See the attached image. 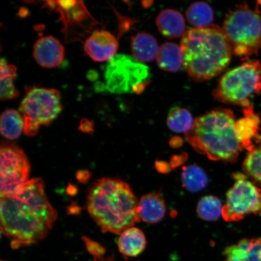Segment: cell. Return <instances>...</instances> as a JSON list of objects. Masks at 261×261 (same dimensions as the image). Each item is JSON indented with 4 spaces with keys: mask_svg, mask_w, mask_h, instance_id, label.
Returning <instances> with one entry per match:
<instances>
[{
    "mask_svg": "<svg viewBox=\"0 0 261 261\" xmlns=\"http://www.w3.org/2000/svg\"><path fill=\"white\" fill-rule=\"evenodd\" d=\"M223 207L219 198L212 195L205 196L198 202L197 213L201 219L214 221L222 215Z\"/></svg>",
    "mask_w": 261,
    "mask_h": 261,
    "instance_id": "25",
    "label": "cell"
},
{
    "mask_svg": "<svg viewBox=\"0 0 261 261\" xmlns=\"http://www.w3.org/2000/svg\"><path fill=\"white\" fill-rule=\"evenodd\" d=\"M146 244L145 234L139 228L135 227L123 231L117 241L119 252L128 257L140 255L145 250Z\"/></svg>",
    "mask_w": 261,
    "mask_h": 261,
    "instance_id": "18",
    "label": "cell"
},
{
    "mask_svg": "<svg viewBox=\"0 0 261 261\" xmlns=\"http://www.w3.org/2000/svg\"><path fill=\"white\" fill-rule=\"evenodd\" d=\"M91 174L87 170L80 171L77 173V178L81 182H86L90 178Z\"/></svg>",
    "mask_w": 261,
    "mask_h": 261,
    "instance_id": "29",
    "label": "cell"
},
{
    "mask_svg": "<svg viewBox=\"0 0 261 261\" xmlns=\"http://www.w3.org/2000/svg\"><path fill=\"white\" fill-rule=\"evenodd\" d=\"M23 117L17 111L9 109L2 114L0 129L2 135L8 140L17 139L24 130Z\"/></svg>",
    "mask_w": 261,
    "mask_h": 261,
    "instance_id": "20",
    "label": "cell"
},
{
    "mask_svg": "<svg viewBox=\"0 0 261 261\" xmlns=\"http://www.w3.org/2000/svg\"><path fill=\"white\" fill-rule=\"evenodd\" d=\"M31 166L20 147L3 140L0 147V190L1 195L17 192L29 181Z\"/></svg>",
    "mask_w": 261,
    "mask_h": 261,
    "instance_id": "10",
    "label": "cell"
},
{
    "mask_svg": "<svg viewBox=\"0 0 261 261\" xmlns=\"http://www.w3.org/2000/svg\"><path fill=\"white\" fill-rule=\"evenodd\" d=\"M117 39L109 32L99 31L87 39L84 50L91 60L96 62L109 61L118 50Z\"/></svg>",
    "mask_w": 261,
    "mask_h": 261,
    "instance_id": "11",
    "label": "cell"
},
{
    "mask_svg": "<svg viewBox=\"0 0 261 261\" xmlns=\"http://www.w3.org/2000/svg\"><path fill=\"white\" fill-rule=\"evenodd\" d=\"M186 16L189 24L194 28H207L212 25L214 20L213 9L204 2H197L189 6Z\"/></svg>",
    "mask_w": 261,
    "mask_h": 261,
    "instance_id": "21",
    "label": "cell"
},
{
    "mask_svg": "<svg viewBox=\"0 0 261 261\" xmlns=\"http://www.w3.org/2000/svg\"><path fill=\"white\" fill-rule=\"evenodd\" d=\"M194 121L188 110L179 107L172 109L167 119L168 126L172 132L185 135L192 129Z\"/></svg>",
    "mask_w": 261,
    "mask_h": 261,
    "instance_id": "24",
    "label": "cell"
},
{
    "mask_svg": "<svg viewBox=\"0 0 261 261\" xmlns=\"http://www.w3.org/2000/svg\"><path fill=\"white\" fill-rule=\"evenodd\" d=\"M130 47L134 58L143 63L154 61L159 50L155 38L144 32L138 33L132 38Z\"/></svg>",
    "mask_w": 261,
    "mask_h": 261,
    "instance_id": "17",
    "label": "cell"
},
{
    "mask_svg": "<svg viewBox=\"0 0 261 261\" xmlns=\"http://www.w3.org/2000/svg\"><path fill=\"white\" fill-rule=\"evenodd\" d=\"M0 205L1 230L14 249L43 240L58 218L40 178L30 179L14 194L1 195Z\"/></svg>",
    "mask_w": 261,
    "mask_h": 261,
    "instance_id": "1",
    "label": "cell"
},
{
    "mask_svg": "<svg viewBox=\"0 0 261 261\" xmlns=\"http://www.w3.org/2000/svg\"><path fill=\"white\" fill-rule=\"evenodd\" d=\"M83 240L86 243L87 249L94 256L102 255L105 253V249L99 244L91 241L89 238L83 237Z\"/></svg>",
    "mask_w": 261,
    "mask_h": 261,
    "instance_id": "27",
    "label": "cell"
},
{
    "mask_svg": "<svg viewBox=\"0 0 261 261\" xmlns=\"http://www.w3.org/2000/svg\"><path fill=\"white\" fill-rule=\"evenodd\" d=\"M33 55L41 67L53 68L63 63L65 50L63 45L56 38L47 36L36 41Z\"/></svg>",
    "mask_w": 261,
    "mask_h": 261,
    "instance_id": "13",
    "label": "cell"
},
{
    "mask_svg": "<svg viewBox=\"0 0 261 261\" xmlns=\"http://www.w3.org/2000/svg\"><path fill=\"white\" fill-rule=\"evenodd\" d=\"M93 123L87 119L82 120L80 125V129L82 132L91 133L93 132Z\"/></svg>",
    "mask_w": 261,
    "mask_h": 261,
    "instance_id": "28",
    "label": "cell"
},
{
    "mask_svg": "<svg viewBox=\"0 0 261 261\" xmlns=\"http://www.w3.org/2000/svg\"><path fill=\"white\" fill-rule=\"evenodd\" d=\"M180 46L186 72L197 82L213 79L223 73L233 55L223 28L214 24L189 29L181 38Z\"/></svg>",
    "mask_w": 261,
    "mask_h": 261,
    "instance_id": "3",
    "label": "cell"
},
{
    "mask_svg": "<svg viewBox=\"0 0 261 261\" xmlns=\"http://www.w3.org/2000/svg\"><path fill=\"white\" fill-rule=\"evenodd\" d=\"M261 91V64L252 60L233 68L221 77L213 91L219 102L244 109L252 106L250 98Z\"/></svg>",
    "mask_w": 261,
    "mask_h": 261,
    "instance_id": "6",
    "label": "cell"
},
{
    "mask_svg": "<svg viewBox=\"0 0 261 261\" xmlns=\"http://www.w3.org/2000/svg\"><path fill=\"white\" fill-rule=\"evenodd\" d=\"M224 261H261V237L243 239L224 251Z\"/></svg>",
    "mask_w": 261,
    "mask_h": 261,
    "instance_id": "14",
    "label": "cell"
},
{
    "mask_svg": "<svg viewBox=\"0 0 261 261\" xmlns=\"http://www.w3.org/2000/svg\"><path fill=\"white\" fill-rule=\"evenodd\" d=\"M243 118L236 120L234 129L237 138L243 149L250 152L256 148V145L261 143L259 134V117L254 112L253 107L250 106L244 109Z\"/></svg>",
    "mask_w": 261,
    "mask_h": 261,
    "instance_id": "12",
    "label": "cell"
},
{
    "mask_svg": "<svg viewBox=\"0 0 261 261\" xmlns=\"http://www.w3.org/2000/svg\"><path fill=\"white\" fill-rule=\"evenodd\" d=\"M2 261H3V260H2Z\"/></svg>",
    "mask_w": 261,
    "mask_h": 261,
    "instance_id": "30",
    "label": "cell"
},
{
    "mask_svg": "<svg viewBox=\"0 0 261 261\" xmlns=\"http://www.w3.org/2000/svg\"><path fill=\"white\" fill-rule=\"evenodd\" d=\"M156 64L168 72H177L184 66V54L180 45L174 42H166L159 48Z\"/></svg>",
    "mask_w": 261,
    "mask_h": 261,
    "instance_id": "19",
    "label": "cell"
},
{
    "mask_svg": "<svg viewBox=\"0 0 261 261\" xmlns=\"http://www.w3.org/2000/svg\"><path fill=\"white\" fill-rule=\"evenodd\" d=\"M156 24L161 34L169 39L182 37L187 32L184 16L175 9L163 10L156 16Z\"/></svg>",
    "mask_w": 261,
    "mask_h": 261,
    "instance_id": "15",
    "label": "cell"
},
{
    "mask_svg": "<svg viewBox=\"0 0 261 261\" xmlns=\"http://www.w3.org/2000/svg\"><path fill=\"white\" fill-rule=\"evenodd\" d=\"M138 203L129 185L118 178L97 179L88 190L87 211L103 233L120 234L139 223Z\"/></svg>",
    "mask_w": 261,
    "mask_h": 261,
    "instance_id": "2",
    "label": "cell"
},
{
    "mask_svg": "<svg viewBox=\"0 0 261 261\" xmlns=\"http://www.w3.org/2000/svg\"><path fill=\"white\" fill-rule=\"evenodd\" d=\"M233 177L236 182L227 192L226 203L222 210L224 220L237 222L248 215L261 214V188L241 173Z\"/></svg>",
    "mask_w": 261,
    "mask_h": 261,
    "instance_id": "9",
    "label": "cell"
},
{
    "mask_svg": "<svg viewBox=\"0 0 261 261\" xmlns=\"http://www.w3.org/2000/svg\"><path fill=\"white\" fill-rule=\"evenodd\" d=\"M63 110L60 93L55 89L33 88L19 106L26 136H35L41 125H48Z\"/></svg>",
    "mask_w": 261,
    "mask_h": 261,
    "instance_id": "7",
    "label": "cell"
},
{
    "mask_svg": "<svg viewBox=\"0 0 261 261\" xmlns=\"http://www.w3.org/2000/svg\"><path fill=\"white\" fill-rule=\"evenodd\" d=\"M149 77L148 67L128 55H116L108 61L105 80L111 93H140L149 83Z\"/></svg>",
    "mask_w": 261,
    "mask_h": 261,
    "instance_id": "8",
    "label": "cell"
},
{
    "mask_svg": "<svg viewBox=\"0 0 261 261\" xmlns=\"http://www.w3.org/2000/svg\"><path fill=\"white\" fill-rule=\"evenodd\" d=\"M138 212L140 221L149 224L158 223L166 214L165 201L159 194L144 195L139 201Z\"/></svg>",
    "mask_w": 261,
    "mask_h": 261,
    "instance_id": "16",
    "label": "cell"
},
{
    "mask_svg": "<svg viewBox=\"0 0 261 261\" xmlns=\"http://www.w3.org/2000/svg\"><path fill=\"white\" fill-rule=\"evenodd\" d=\"M0 98L2 100L15 99L19 95V91L14 86L16 68L9 64L5 58L0 63Z\"/></svg>",
    "mask_w": 261,
    "mask_h": 261,
    "instance_id": "22",
    "label": "cell"
},
{
    "mask_svg": "<svg viewBox=\"0 0 261 261\" xmlns=\"http://www.w3.org/2000/svg\"><path fill=\"white\" fill-rule=\"evenodd\" d=\"M243 169L247 177L261 188V143L248 154Z\"/></svg>",
    "mask_w": 261,
    "mask_h": 261,
    "instance_id": "26",
    "label": "cell"
},
{
    "mask_svg": "<svg viewBox=\"0 0 261 261\" xmlns=\"http://www.w3.org/2000/svg\"><path fill=\"white\" fill-rule=\"evenodd\" d=\"M181 179L185 188L192 192L203 190L208 184L206 174L203 169L195 165L185 166L182 168Z\"/></svg>",
    "mask_w": 261,
    "mask_h": 261,
    "instance_id": "23",
    "label": "cell"
},
{
    "mask_svg": "<svg viewBox=\"0 0 261 261\" xmlns=\"http://www.w3.org/2000/svg\"><path fill=\"white\" fill-rule=\"evenodd\" d=\"M223 31L233 54L247 60L261 50V10L246 3L230 10L225 18Z\"/></svg>",
    "mask_w": 261,
    "mask_h": 261,
    "instance_id": "5",
    "label": "cell"
},
{
    "mask_svg": "<svg viewBox=\"0 0 261 261\" xmlns=\"http://www.w3.org/2000/svg\"><path fill=\"white\" fill-rule=\"evenodd\" d=\"M236 122L232 111L219 108L196 118L185 137L196 151L212 161L234 163L243 149L237 138Z\"/></svg>",
    "mask_w": 261,
    "mask_h": 261,
    "instance_id": "4",
    "label": "cell"
}]
</instances>
